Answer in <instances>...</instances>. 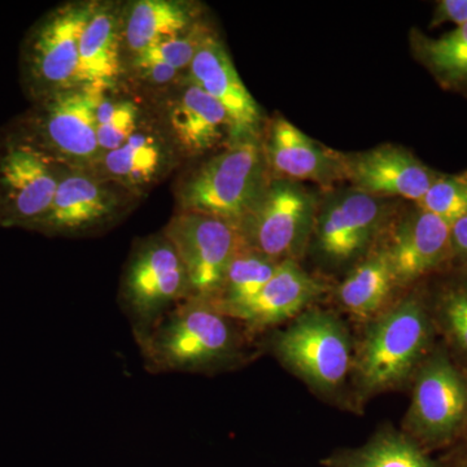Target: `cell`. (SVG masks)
<instances>
[{"label":"cell","instance_id":"6","mask_svg":"<svg viewBox=\"0 0 467 467\" xmlns=\"http://www.w3.org/2000/svg\"><path fill=\"white\" fill-rule=\"evenodd\" d=\"M97 3H73L46 15L27 34L21 52L24 88L42 101L78 86L79 45Z\"/></svg>","mask_w":467,"mask_h":467},{"label":"cell","instance_id":"29","mask_svg":"<svg viewBox=\"0 0 467 467\" xmlns=\"http://www.w3.org/2000/svg\"><path fill=\"white\" fill-rule=\"evenodd\" d=\"M438 317L451 342L467 358V279L451 284L441 292Z\"/></svg>","mask_w":467,"mask_h":467},{"label":"cell","instance_id":"11","mask_svg":"<svg viewBox=\"0 0 467 467\" xmlns=\"http://www.w3.org/2000/svg\"><path fill=\"white\" fill-rule=\"evenodd\" d=\"M467 429V377L444 352L427 356L413 378L402 430L423 450L444 447Z\"/></svg>","mask_w":467,"mask_h":467},{"label":"cell","instance_id":"13","mask_svg":"<svg viewBox=\"0 0 467 467\" xmlns=\"http://www.w3.org/2000/svg\"><path fill=\"white\" fill-rule=\"evenodd\" d=\"M134 193L90 171L67 168L38 233L75 236L94 233L124 213Z\"/></svg>","mask_w":467,"mask_h":467},{"label":"cell","instance_id":"8","mask_svg":"<svg viewBox=\"0 0 467 467\" xmlns=\"http://www.w3.org/2000/svg\"><path fill=\"white\" fill-rule=\"evenodd\" d=\"M318 201L299 182L273 178L239 223L243 244L275 263L299 261L312 241Z\"/></svg>","mask_w":467,"mask_h":467},{"label":"cell","instance_id":"32","mask_svg":"<svg viewBox=\"0 0 467 467\" xmlns=\"http://www.w3.org/2000/svg\"><path fill=\"white\" fill-rule=\"evenodd\" d=\"M133 67L143 81L156 86L173 84L181 73L175 67L158 61L133 60Z\"/></svg>","mask_w":467,"mask_h":467},{"label":"cell","instance_id":"15","mask_svg":"<svg viewBox=\"0 0 467 467\" xmlns=\"http://www.w3.org/2000/svg\"><path fill=\"white\" fill-rule=\"evenodd\" d=\"M344 158L347 180L377 198H401L417 204L439 174L410 150L392 144Z\"/></svg>","mask_w":467,"mask_h":467},{"label":"cell","instance_id":"1","mask_svg":"<svg viewBox=\"0 0 467 467\" xmlns=\"http://www.w3.org/2000/svg\"><path fill=\"white\" fill-rule=\"evenodd\" d=\"M431 343V316L416 292L368 322L353 352L350 380L355 401H368L413 380Z\"/></svg>","mask_w":467,"mask_h":467},{"label":"cell","instance_id":"31","mask_svg":"<svg viewBox=\"0 0 467 467\" xmlns=\"http://www.w3.org/2000/svg\"><path fill=\"white\" fill-rule=\"evenodd\" d=\"M467 23V0H441L436 3L430 27L453 24L457 27Z\"/></svg>","mask_w":467,"mask_h":467},{"label":"cell","instance_id":"33","mask_svg":"<svg viewBox=\"0 0 467 467\" xmlns=\"http://www.w3.org/2000/svg\"><path fill=\"white\" fill-rule=\"evenodd\" d=\"M451 259L467 266V214L451 226Z\"/></svg>","mask_w":467,"mask_h":467},{"label":"cell","instance_id":"4","mask_svg":"<svg viewBox=\"0 0 467 467\" xmlns=\"http://www.w3.org/2000/svg\"><path fill=\"white\" fill-rule=\"evenodd\" d=\"M278 361L309 389L333 398L352 377L353 347L348 328L337 315L308 309L272 337Z\"/></svg>","mask_w":467,"mask_h":467},{"label":"cell","instance_id":"23","mask_svg":"<svg viewBox=\"0 0 467 467\" xmlns=\"http://www.w3.org/2000/svg\"><path fill=\"white\" fill-rule=\"evenodd\" d=\"M195 5L174 0L135 2L122 24V41L131 54L177 38L198 26Z\"/></svg>","mask_w":467,"mask_h":467},{"label":"cell","instance_id":"16","mask_svg":"<svg viewBox=\"0 0 467 467\" xmlns=\"http://www.w3.org/2000/svg\"><path fill=\"white\" fill-rule=\"evenodd\" d=\"M327 288L325 282L310 275L297 261H284L254 299L223 315L241 322L247 331L264 330L296 318L321 299Z\"/></svg>","mask_w":467,"mask_h":467},{"label":"cell","instance_id":"18","mask_svg":"<svg viewBox=\"0 0 467 467\" xmlns=\"http://www.w3.org/2000/svg\"><path fill=\"white\" fill-rule=\"evenodd\" d=\"M189 81L207 92L229 113L236 138L254 137L261 121L256 100L243 84L223 43L209 33L189 69Z\"/></svg>","mask_w":467,"mask_h":467},{"label":"cell","instance_id":"22","mask_svg":"<svg viewBox=\"0 0 467 467\" xmlns=\"http://www.w3.org/2000/svg\"><path fill=\"white\" fill-rule=\"evenodd\" d=\"M169 165L164 140L150 130L138 129L119 149L101 156L95 171L101 178L121 184L130 192H140L165 173Z\"/></svg>","mask_w":467,"mask_h":467},{"label":"cell","instance_id":"30","mask_svg":"<svg viewBox=\"0 0 467 467\" xmlns=\"http://www.w3.org/2000/svg\"><path fill=\"white\" fill-rule=\"evenodd\" d=\"M208 34L207 27L198 24L190 32L184 33L177 38L152 46L140 54L135 55L134 60L158 61V63L168 64L180 72L189 70L196 52Z\"/></svg>","mask_w":467,"mask_h":467},{"label":"cell","instance_id":"10","mask_svg":"<svg viewBox=\"0 0 467 467\" xmlns=\"http://www.w3.org/2000/svg\"><path fill=\"white\" fill-rule=\"evenodd\" d=\"M103 88L77 86L38 101L20 126L67 168L94 171L101 158L98 109Z\"/></svg>","mask_w":467,"mask_h":467},{"label":"cell","instance_id":"25","mask_svg":"<svg viewBox=\"0 0 467 467\" xmlns=\"http://www.w3.org/2000/svg\"><path fill=\"white\" fill-rule=\"evenodd\" d=\"M414 57L445 90L467 92V23L439 38L410 33Z\"/></svg>","mask_w":467,"mask_h":467},{"label":"cell","instance_id":"17","mask_svg":"<svg viewBox=\"0 0 467 467\" xmlns=\"http://www.w3.org/2000/svg\"><path fill=\"white\" fill-rule=\"evenodd\" d=\"M264 155L275 178L319 184L347 180L344 155L312 140L284 117L273 122Z\"/></svg>","mask_w":467,"mask_h":467},{"label":"cell","instance_id":"20","mask_svg":"<svg viewBox=\"0 0 467 467\" xmlns=\"http://www.w3.org/2000/svg\"><path fill=\"white\" fill-rule=\"evenodd\" d=\"M122 23L113 5H95L79 45L78 86L109 90L121 75Z\"/></svg>","mask_w":467,"mask_h":467},{"label":"cell","instance_id":"28","mask_svg":"<svg viewBox=\"0 0 467 467\" xmlns=\"http://www.w3.org/2000/svg\"><path fill=\"white\" fill-rule=\"evenodd\" d=\"M417 205L453 225L467 214V174L439 173Z\"/></svg>","mask_w":467,"mask_h":467},{"label":"cell","instance_id":"26","mask_svg":"<svg viewBox=\"0 0 467 467\" xmlns=\"http://www.w3.org/2000/svg\"><path fill=\"white\" fill-rule=\"evenodd\" d=\"M279 263L242 244L227 267L223 285L212 304L221 313L254 299L272 279Z\"/></svg>","mask_w":467,"mask_h":467},{"label":"cell","instance_id":"3","mask_svg":"<svg viewBox=\"0 0 467 467\" xmlns=\"http://www.w3.org/2000/svg\"><path fill=\"white\" fill-rule=\"evenodd\" d=\"M266 171L264 150L254 137L235 140L184 180L178 192L180 212L238 227L266 186Z\"/></svg>","mask_w":467,"mask_h":467},{"label":"cell","instance_id":"9","mask_svg":"<svg viewBox=\"0 0 467 467\" xmlns=\"http://www.w3.org/2000/svg\"><path fill=\"white\" fill-rule=\"evenodd\" d=\"M391 216L387 199L356 187L330 193L318 202L313 226V247L318 259L331 269L356 265L374 250Z\"/></svg>","mask_w":467,"mask_h":467},{"label":"cell","instance_id":"5","mask_svg":"<svg viewBox=\"0 0 467 467\" xmlns=\"http://www.w3.org/2000/svg\"><path fill=\"white\" fill-rule=\"evenodd\" d=\"M67 167L16 126L0 138V227L38 232Z\"/></svg>","mask_w":467,"mask_h":467},{"label":"cell","instance_id":"27","mask_svg":"<svg viewBox=\"0 0 467 467\" xmlns=\"http://www.w3.org/2000/svg\"><path fill=\"white\" fill-rule=\"evenodd\" d=\"M140 109L134 101L113 99L107 97V91L104 92L98 109L100 155L112 152L128 142L140 129Z\"/></svg>","mask_w":467,"mask_h":467},{"label":"cell","instance_id":"19","mask_svg":"<svg viewBox=\"0 0 467 467\" xmlns=\"http://www.w3.org/2000/svg\"><path fill=\"white\" fill-rule=\"evenodd\" d=\"M167 121L171 140L184 155H202L238 140L226 109L190 81L169 103Z\"/></svg>","mask_w":467,"mask_h":467},{"label":"cell","instance_id":"21","mask_svg":"<svg viewBox=\"0 0 467 467\" xmlns=\"http://www.w3.org/2000/svg\"><path fill=\"white\" fill-rule=\"evenodd\" d=\"M398 287L389 254L383 245L370 252L337 288V301L344 312L356 321L370 322L392 306Z\"/></svg>","mask_w":467,"mask_h":467},{"label":"cell","instance_id":"35","mask_svg":"<svg viewBox=\"0 0 467 467\" xmlns=\"http://www.w3.org/2000/svg\"><path fill=\"white\" fill-rule=\"evenodd\" d=\"M465 173L467 174V171H465Z\"/></svg>","mask_w":467,"mask_h":467},{"label":"cell","instance_id":"14","mask_svg":"<svg viewBox=\"0 0 467 467\" xmlns=\"http://www.w3.org/2000/svg\"><path fill=\"white\" fill-rule=\"evenodd\" d=\"M382 245L398 287H407L451 259V226L414 204L401 214Z\"/></svg>","mask_w":467,"mask_h":467},{"label":"cell","instance_id":"24","mask_svg":"<svg viewBox=\"0 0 467 467\" xmlns=\"http://www.w3.org/2000/svg\"><path fill=\"white\" fill-rule=\"evenodd\" d=\"M324 467H441L405 432L383 426L364 445L342 448L321 461Z\"/></svg>","mask_w":467,"mask_h":467},{"label":"cell","instance_id":"34","mask_svg":"<svg viewBox=\"0 0 467 467\" xmlns=\"http://www.w3.org/2000/svg\"><path fill=\"white\" fill-rule=\"evenodd\" d=\"M459 467H467V461H465L463 463H461Z\"/></svg>","mask_w":467,"mask_h":467},{"label":"cell","instance_id":"2","mask_svg":"<svg viewBox=\"0 0 467 467\" xmlns=\"http://www.w3.org/2000/svg\"><path fill=\"white\" fill-rule=\"evenodd\" d=\"M234 322L212 301L190 297L137 342L153 371L211 373L241 361L244 337Z\"/></svg>","mask_w":467,"mask_h":467},{"label":"cell","instance_id":"12","mask_svg":"<svg viewBox=\"0 0 467 467\" xmlns=\"http://www.w3.org/2000/svg\"><path fill=\"white\" fill-rule=\"evenodd\" d=\"M162 234L182 261L192 297L216 299L227 267L243 244L238 227L221 218L178 212Z\"/></svg>","mask_w":467,"mask_h":467},{"label":"cell","instance_id":"7","mask_svg":"<svg viewBox=\"0 0 467 467\" xmlns=\"http://www.w3.org/2000/svg\"><path fill=\"white\" fill-rule=\"evenodd\" d=\"M192 297L189 276L177 251L164 234L135 247L126 264L119 300L135 334H147L171 309Z\"/></svg>","mask_w":467,"mask_h":467}]
</instances>
